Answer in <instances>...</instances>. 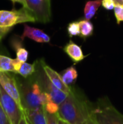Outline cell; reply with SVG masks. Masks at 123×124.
<instances>
[{"instance_id":"1","label":"cell","mask_w":123,"mask_h":124,"mask_svg":"<svg viewBox=\"0 0 123 124\" xmlns=\"http://www.w3.org/2000/svg\"><path fill=\"white\" fill-rule=\"evenodd\" d=\"M92 110L87 102L72 91L59 105V118L69 124H85L91 117Z\"/></svg>"},{"instance_id":"2","label":"cell","mask_w":123,"mask_h":124,"mask_svg":"<svg viewBox=\"0 0 123 124\" xmlns=\"http://www.w3.org/2000/svg\"><path fill=\"white\" fill-rule=\"evenodd\" d=\"M91 116L98 124H123V114L107 97L101 100L97 108L92 110Z\"/></svg>"},{"instance_id":"3","label":"cell","mask_w":123,"mask_h":124,"mask_svg":"<svg viewBox=\"0 0 123 124\" xmlns=\"http://www.w3.org/2000/svg\"><path fill=\"white\" fill-rule=\"evenodd\" d=\"M34 23L36 18L33 14L26 7L12 10H0V26L12 28L14 25L24 23Z\"/></svg>"},{"instance_id":"4","label":"cell","mask_w":123,"mask_h":124,"mask_svg":"<svg viewBox=\"0 0 123 124\" xmlns=\"http://www.w3.org/2000/svg\"><path fill=\"white\" fill-rule=\"evenodd\" d=\"M26 8L34 15L36 22L46 23L51 20V1L50 0H25Z\"/></svg>"},{"instance_id":"5","label":"cell","mask_w":123,"mask_h":124,"mask_svg":"<svg viewBox=\"0 0 123 124\" xmlns=\"http://www.w3.org/2000/svg\"><path fill=\"white\" fill-rule=\"evenodd\" d=\"M0 104L7 114L10 124H18L22 116V112L16 102L7 94L0 85Z\"/></svg>"},{"instance_id":"6","label":"cell","mask_w":123,"mask_h":124,"mask_svg":"<svg viewBox=\"0 0 123 124\" xmlns=\"http://www.w3.org/2000/svg\"><path fill=\"white\" fill-rule=\"evenodd\" d=\"M46 92H42L37 84H34L31 89L28 91L24 97L23 106L25 110H33L41 107H44L47 102Z\"/></svg>"},{"instance_id":"7","label":"cell","mask_w":123,"mask_h":124,"mask_svg":"<svg viewBox=\"0 0 123 124\" xmlns=\"http://www.w3.org/2000/svg\"><path fill=\"white\" fill-rule=\"evenodd\" d=\"M0 85L4 91L16 102L20 109L23 113L25 108L22 105L21 95L17 88L15 79L6 72H0Z\"/></svg>"},{"instance_id":"8","label":"cell","mask_w":123,"mask_h":124,"mask_svg":"<svg viewBox=\"0 0 123 124\" xmlns=\"http://www.w3.org/2000/svg\"><path fill=\"white\" fill-rule=\"evenodd\" d=\"M42 66H43V69L46 75L47 76V77L51 84H53L57 89L65 92L66 94H70L72 92L71 89L68 86H67L64 84V82L62 81V79L61 78V76L58 73H57L54 70L51 68L49 66L45 65L43 62H42Z\"/></svg>"},{"instance_id":"9","label":"cell","mask_w":123,"mask_h":124,"mask_svg":"<svg viewBox=\"0 0 123 124\" xmlns=\"http://www.w3.org/2000/svg\"><path fill=\"white\" fill-rule=\"evenodd\" d=\"M22 39L28 37L38 43H49L50 41V37L42 30L31 27L28 25H24V31L22 36Z\"/></svg>"},{"instance_id":"10","label":"cell","mask_w":123,"mask_h":124,"mask_svg":"<svg viewBox=\"0 0 123 124\" xmlns=\"http://www.w3.org/2000/svg\"><path fill=\"white\" fill-rule=\"evenodd\" d=\"M23 114L30 124H47L46 112L43 107L33 110L25 109Z\"/></svg>"},{"instance_id":"11","label":"cell","mask_w":123,"mask_h":124,"mask_svg":"<svg viewBox=\"0 0 123 124\" xmlns=\"http://www.w3.org/2000/svg\"><path fill=\"white\" fill-rule=\"evenodd\" d=\"M63 49H64V52L75 63L82 61L86 57V56L83 54L81 47L72 41H70L65 46Z\"/></svg>"},{"instance_id":"12","label":"cell","mask_w":123,"mask_h":124,"mask_svg":"<svg viewBox=\"0 0 123 124\" xmlns=\"http://www.w3.org/2000/svg\"><path fill=\"white\" fill-rule=\"evenodd\" d=\"M22 41L23 39H22L21 37L14 35L13 37H12L11 45L16 52V59L20 62H25L28 60V52L23 47Z\"/></svg>"},{"instance_id":"13","label":"cell","mask_w":123,"mask_h":124,"mask_svg":"<svg viewBox=\"0 0 123 124\" xmlns=\"http://www.w3.org/2000/svg\"><path fill=\"white\" fill-rule=\"evenodd\" d=\"M46 93L49 94L50 100L58 105H59L61 103H62L65 101V100L67 98V95L69 94H66L65 92H62V90L57 89L56 86H54L51 83L49 84V85H48V89H47Z\"/></svg>"},{"instance_id":"14","label":"cell","mask_w":123,"mask_h":124,"mask_svg":"<svg viewBox=\"0 0 123 124\" xmlns=\"http://www.w3.org/2000/svg\"><path fill=\"white\" fill-rule=\"evenodd\" d=\"M101 6V0L88 1L84 7V17L86 20H90L96 14L99 8Z\"/></svg>"},{"instance_id":"15","label":"cell","mask_w":123,"mask_h":124,"mask_svg":"<svg viewBox=\"0 0 123 124\" xmlns=\"http://www.w3.org/2000/svg\"><path fill=\"white\" fill-rule=\"evenodd\" d=\"M18 62L17 59H12L9 57L0 54V72L16 73L15 68Z\"/></svg>"},{"instance_id":"16","label":"cell","mask_w":123,"mask_h":124,"mask_svg":"<svg viewBox=\"0 0 123 124\" xmlns=\"http://www.w3.org/2000/svg\"><path fill=\"white\" fill-rule=\"evenodd\" d=\"M80 28V36L83 39H86L93 35L94 27L93 23L88 20H81L78 22Z\"/></svg>"},{"instance_id":"17","label":"cell","mask_w":123,"mask_h":124,"mask_svg":"<svg viewBox=\"0 0 123 124\" xmlns=\"http://www.w3.org/2000/svg\"><path fill=\"white\" fill-rule=\"evenodd\" d=\"M62 81L67 86H70L75 82L78 78V72L76 69L72 66L67 68L65 70L63 71V73L61 76Z\"/></svg>"},{"instance_id":"18","label":"cell","mask_w":123,"mask_h":124,"mask_svg":"<svg viewBox=\"0 0 123 124\" xmlns=\"http://www.w3.org/2000/svg\"><path fill=\"white\" fill-rule=\"evenodd\" d=\"M35 72V64H30L25 62H20L16 73H18L23 76L24 78H27L28 76L32 75Z\"/></svg>"},{"instance_id":"19","label":"cell","mask_w":123,"mask_h":124,"mask_svg":"<svg viewBox=\"0 0 123 124\" xmlns=\"http://www.w3.org/2000/svg\"><path fill=\"white\" fill-rule=\"evenodd\" d=\"M47 94V93H46ZM47 102L44 105V110L45 112L47 113H50V114H57L58 113V110H59V105H57L56 103H54V102H52L50 98L49 94H47Z\"/></svg>"},{"instance_id":"20","label":"cell","mask_w":123,"mask_h":124,"mask_svg":"<svg viewBox=\"0 0 123 124\" xmlns=\"http://www.w3.org/2000/svg\"><path fill=\"white\" fill-rule=\"evenodd\" d=\"M67 33L70 37L80 36L79 23L77 21L70 23L67 26Z\"/></svg>"},{"instance_id":"21","label":"cell","mask_w":123,"mask_h":124,"mask_svg":"<svg viewBox=\"0 0 123 124\" xmlns=\"http://www.w3.org/2000/svg\"><path fill=\"white\" fill-rule=\"evenodd\" d=\"M113 10L117 24H120L122 22H123V7L115 5Z\"/></svg>"},{"instance_id":"22","label":"cell","mask_w":123,"mask_h":124,"mask_svg":"<svg viewBox=\"0 0 123 124\" xmlns=\"http://www.w3.org/2000/svg\"><path fill=\"white\" fill-rule=\"evenodd\" d=\"M47 124H59V116L57 114H50L46 113Z\"/></svg>"},{"instance_id":"23","label":"cell","mask_w":123,"mask_h":124,"mask_svg":"<svg viewBox=\"0 0 123 124\" xmlns=\"http://www.w3.org/2000/svg\"><path fill=\"white\" fill-rule=\"evenodd\" d=\"M101 5L107 10H113L115 7V4L112 0H101Z\"/></svg>"},{"instance_id":"24","label":"cell","mask_w":123,"mask_h":124,"mask_svg":"<svg viewBox=\"0 0 123 124\" xmlns=\"http://www.w3.org/2000/svg\"><path fill=\"white\" fill-rule=\"evenodd\" d=\"M0 124H11L1 104H0Z\"/></svg>"},{"instance_id":"25","label":"cell","mask_w":123,"mask_h":124,"mask_svg":"<svg viewBox=\"0 0 123 124\" xmlns=\"http://www.w3.org/2000/svg\"><path fill=\"white\" fill-rule=\"evenodd\" d=\"M12 28H6L0 26V41L11 31Z\"/></svg>"},{"instance_id":"26","label":"cell","mask_w":123,"mask_h":124,"mask_svg":"<svg viewBox=\"0 0 123 124\" xmlns=\"http://www.w3.org/2000/svg\"><path fill=\"white\" fill-rule=\"evenodd\" d=\"M13 3H15V2H18V3H20L22 7H26V4H25V0H11Z\"/></svg>"},{"instance_id":"27","label":"cell","mask_w":123,"mask_h":124,"mask_svg":"<svg viewBox=\"0 0 123 124\" xmlns=\"http://www.w3.org/2000/svg\"><path fill=\"white\" fill-rule=\"evenodd\" d=\"M85 124H98L97 123H96V121L93 118V117L91 116L88 121H87V122Z\"/></svg>"},{"instance_id":"28","label":"cell","mask_w":123,"mask_h":124,"mask_svg":"<svg viewBox=\"0 0 123 124\" xmlns=\"http://www.w3.org/2000/svg\"><path fill=\"white\" fill-rule=\"evenodd\" d=\"M27 124V121H26L25 117V116H24L23 113H22V116L20 121H19V124Z\"/></svg>"},{"instance_id":"29","label":"cell","mask_w":123,"mask_h":124,"mask_svg":"<svg viewBox=\"0 0 123 124\" xmlns=\"http://www.w3.org/2000/svg\"><path fill=\"white\" fill-rule=\"evenodd\" d=\"M115 5H119V6H122L123 7V0H112Z\"/></svg>"},{"instance_id":"30","label":"cell","mask_w":123,"mask_h":124,"mask_svg":"<svg viewBox=\"0 0 123 124\" xmlns=\"http://www.w3.org/2000/svg\"><path fill=\"white\" fill-rule=\"evenodd\" d=\"M59 124H69L68 123H67V122H65V121H62V120H61L59 118Z\"/></svg>"},{"instance_id":"31","label":"cell","mask_w":123,"mask_h":124,"mask_svg":"<svg viewBox=\"0 0 123 124\" xmlns=\"http://www.w3.org/2000/svg\"><path fill=\"white\" fill-rule=\"evenodd\" d=\"M25 119H26V118H25ZM26 121H27V124H30V123L27 121V119H26Z\"/></svg>"},{"instance_id":"32","label":"cell","mask_w":123,"mask_h":124,"mask_svg":"<svg viewBox=\"0 0 123 124\" xmlns=\"http://www.w3.org/2000/svg\"><path fill=\"white\" fill-rule=\"evenodd\" d=\"M0 45H1V41H0Z\"/></svg>"}]
</instances>
